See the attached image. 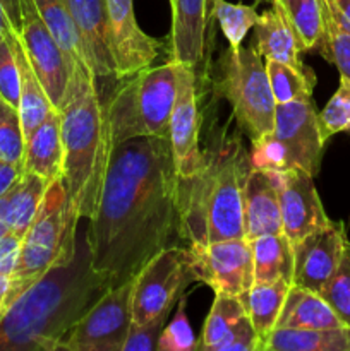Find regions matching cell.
<instances>
[{
    "instance_id": "1",
    "label": "cell",
    "mask_w": 350,
    "mask_h": 351,
    "mask_svg": "<svg viewBox=\"0 0 350 351\" xmlns=\"http://www.w3.org/2000/svg\"><path fill=\"white\" fill-rule=\"evenodd\" d=\"M91 264L110 287L132 280L178 237L177 170L168 137L113 147L95 216L84 232Z\"/></svg>"
},
{
    "instance_id": "2",
    "label": "cell",
    "mask_w": 350,
    "mask_h": 351,
    "mask_svg": "<svg viewBox=\"0 0 350 351\" xmlns=\"http://www.w3.org/2000/svg\"><path fill=\"white\" fill-rule=\"evenodd\" d=\"M110 283L93 267L86 235L74 259L54 267L0 312V351H57Z\"/></svg>"
},
{
    "instance_id": "3",
    "label": "cell",
    "mask_w": 350,
    "mask_h": 351,
    "mask_svg": "<svg viewBox=\"0 0 350 351\" xmlns=\"http://www.w3.org/2000/svg\"><path fill=\"white\" fill-rule=\"evenodd\" d=\"M253 163L242 132L229 125L211 134L198 165L177 177L178 237L191 242L246 239L244 187Z\"/></svg>"
},
{
    "instance_id": "4",
    "label": "cell",
    "mask_w": 350,
    "mask_h": 351,
    "mask_svg": "<svg viewBox=\"0 0 350 351\" xmlns=\"http://www.w3.org/2000/svg\"><path fill=\"white\" fill-rule=\"evenodd\" d=\"M58 113L64 146L62 180L78 215L89 219L98 209L113 144L98 79L84 60L74 62Z\"/></svg>"
},
{
    "instance_id": "5",
    "label": "cell",
    "mask_w": 350,
    "mask_h": 351,
    "mask_svg": "<svg viewBox=\"0 0 350 351\" xmlns=\"http://www.w3.org/2000/svg\"><path fill=\"white\" fill-rule=\"evenodd\" d=\"M79 219L81 216L69 199L64 180L51 182L36 218L23 237L2 312L48 271L74 259Z\"/></svg>"
},
{
    "instance_id": "6",
    "label": "cell",
    "mask_w": 350,
    "mask_h": 351,
    "mask_svg": "<svg viewBox=\"0 0 350 351\" xmlns=\"http://www.w3.org/2000/svg\"><path fill=\"white\" fill-rule=\"evenodd\" d=\"M178 64L170 60L117 79L105 101L113 147L137 137H168Z\"/></svg>"
},
{
    "instance_id": "7",
    "label": "cell",
    "mask_w": 350,
    "mask_h": 351,
    "mask_svg": "<svg viewBox=\"0 0 350 351\" xmlns=\"http://www.w3.org/2000/svg\"><path fill=\"white\" fill-rule=\"evenodd\" d=\"M213 93L232 106V119L249 141L261 139L275 125V101L266 62L256 48H226L213 74Z\"/></svg>"
},
{
    "instance_id": "8",
    "label": "cell",
    "mask_w": 350,
    "mask_h": 351,
    "mask_svg": "<svg viewBox=\"0 0 350 351\" xmlns=\"http://www.w3.org/2000/svg\"><path fill=\"white\" fill-rule=\"evenodd\" d=\"M250 163L264 170H301L316 175L326 141L312 96L277 105L273 130L250 143Z\"/></svg>"
},
{
    "instance_id": "9",
    "label": "cell",
    "mask_w": 350,
    "mask_h": 351,
    "mask_svg": "<svg viewBox=\"0 0 350 351\" xmlns=\"http://www.w3.org/2000/svg\"><path fill=\"white\" fill-rule=\"evenodd\" d=\"M191 281L185 249L170 245L160 250L132 278V324L167 322L172 307Z\"/></svg>"
},
{
    "instance_id": "10",
    "label": "cell",
    "mask_w": 350,
    "mask_h": 351,
    "mask_svg": "<svg viewBox=\"0 0 350 351\" xmlns=\"http://www.w3.org/2000/svg\"><path fill=\"white\" fill-rule=\"evenodd\" d=\"M132 326V280L110 287L65 335L64 351H122Z\"/></svg>"
},
{
    "instance_id": "11",
    "label": "cell",
    "mask_w": 350,
    "mask_h": 351,
    "mask_svg": "<svg viewBox=\"0 0 350 351\" xmlns=\"http://www.w3.org/2000/svg\"><path fill=\"white\" fill-rule=\"evenodd\" d=\"M192 281L206 285L215 293L240 297L254 283V264L247 239L191 242L185 247Z\"/></svg>"
},
{
    "instance_id": "12",
    "label": "cell",
    "mask_w": 350,
    "mask_h": 351,
    "mask_svg": "<svg viewBox=\"0 0 350 351\" xmlns=\"http://www.w3.org/2000/svg\"><path fill=\"white\" fill-rule=\"evenodd\" d=\"M19 5L21 24L16 33L51 105L58 110L67 95L75 60L55 40L33 0H19Z\"/></svg>"
},
{
    "instance_id": "13",
    "label": "cell",
    "mask_w": 350,
    "mask_h": 351,
    "mask_svg": "<svg viewBox=\"0 0 350 351\" xmlns=\"http://www.w3.org/2000/svg\"><path fill=\"white\" fill-rule=\"evenodd\" d=\"M201 113H199L198 77L187 65L178 64L177 96L168 123V143L174 154L177 177H187L201 156Z\"/></svg>"
},
{
    "instance_id": "14",
    "label": "cell",
    "mask_w": 350,
    "mask_h": 351,
    "mask_svg": "<svg viewBox=\"0 0 350 351\" xmlns=\"http://www.w3.org/2000/svg\"><path fill=\"white\" fill-rule=\"evenodd\" d=\"M347 242L343 221H329L294 243V278L292 285L321 295L335 274Z\"/></svg>"
},
{
    "instance_id": "15",
    "label": "cell",
    "mask_w": 350,
    "mask_h": 351,
    "mask_svg": "<svg viewBox=\"0 0 350 351\" xmlns=\"http://www.w3.org/2000/svg\"><path fill=\"white\" fill-rule=\"evenodd\" d=\"M283 233L297 243L309 233L328 225L321 197L314 185V177L301 170H275Z\"/></svg>"
},
{
    "instance_id": "16",
    "label": "cell",
    "mask_w": 350,
    "mask_h": 351,
    "mask_svg": "<svg viewBox=\"0 0 350 351\" xmlns=\"http://www.w3.org/2000/svg\"><path fill=\"white\" fill-rule=\"evenodd\" d=\"M108 12L117 79L151 67L163 50V41L150 36L139 27L132 0H105Z\"/></svg>"
},
{
    "instance_id": "17",
    "label": "cell",
    "mask_w": 350,
    "mask_h": 351,
    "mask_svg": "<svg viewBox=\"0 0 350 351\" xmlns=\"http://www.w3.org/2000/svg\"><path fill=\"white\" fill-rule=\"evenodd\" d=\"M81 38L82 53L96 79L117 81L108 12L105 0H65Z\"/></svg>"
},
{
    "instance_id": "18",
    "label": "cell",
    "mask_w": 350,
    "mask_h": 351,
    "mask_svg": "<svg viewBox=\"0 0 350 351\" xmlns=\"http://www.w3.org/2000/svg\"><path fill=\"white\" fill-rule=\"evenodd\" d=\"M213 0H174L172 5L170 55L192 71L205 62Z\"/></svg>"
},
{
    "instance_id": "19",
    "label": "cell",
    "mask_w": 350,
    "mask_h": 351,
    "mask_svg": "<svg viewBox=\"0 0 350 351\" xmlns=\"http://www.w3.org/2000/svg\"><path fill=\"white\" fill-rule=\"evenodd\" d=\"M244 226L247 240L283 232L275 170L250 168L244 187Z\"/></svg>"
},
{
    "instance_id": "20",
    "label": "cell",
    "mask_w": 350,
    "mask_h": 351,
    "mask_svg": "<svg viewBox=\"0 0 350 351\" xmlns=\"http://www.w3.org/2000/svg\"><path fill=\"white\" fill-rule=\"evenodd\" d=\"M23 171L48 182L60 180L64 173V146L60 134V113L51 110L47 119L31 132L24 147Z\"/></svg>"
},
{
    "instance_id": "21",
    "label": "cell",
    "mask_w": 350,
    "mask_h": 351,
    "mask_svg": "<svg viewBox=\"0 0 350 351\" xmlns=\"http://www.w3.org/2000/svg\"><path fill=\"white\" fill-rule=\"evenodd\" d=\"M3 36L9 41L10 48L16 57L17 67H19V115L21 122H23L24 137H30L31 132L47 119L48 113L55 108L51 105L50 98H48L47 91H45L43 84L38 79L36 72H34L33 65H31L30 58H27L26 51H24L23 43H21L19 36H17L14 27H7Z\"/></svg>"
},
{
    "instance_id": "22",
    "label": "cell",
    "mask_w": 350,
    "mask_h": 351,
    "mask_svg": "<svg viewBox=\"0 0 350 351\" xmlns=\"http://www.w3.org/2000/svg\"><path fill=\"white\" fill-rule=\"evenodd\" d=\"M253 47L266 62H280L299 71L309 69L302 62V51L299 48L294 31L288 26L280 9L273 3H271V9L259 14V19L254 26Z\"/></svg>"
},
{
    "instance_id": "23",
    "label": "cell",
    "mask_w": 350,
    "mask_h": 351,
    "mask_svg": "<svg viewBox=\"0 0 350 351\" xmlns=\"http://www.w3.org/2000/svg\"><path fill=\"white\" fill-rule=\"evenodd\" d=\"M343 326L321 295L297 285L288 288L277 321V328L283 329H336Z\"/></svg>"
},
{
    "instance_id": "24",
    "label": "cell",
    "mask_w": 350,
    "mask_h": 351,
    "mask_svg": "<svg viewBox=\"0 0 350 351\" xmlns=\"http://www.w3.org/2000/svg\"><path fill=\"white\" fill-rule=\"evenodd\" d=\"M51 182L38 177L34 173H23L10 185L9 191L2 195L3 209H5L7 228L10 233L23 239L27 228L36 218L41 204L45 201L48 187Z\"/></svg>"
},
{
    "instance_id": "25",
    "label": "cell",
    "mask_w": 350,
    "mask_h": 351,
    "mask_svg": "<svg viewBox=\"0 0 350 351\" xmlns=\"http://www.w3.org/2000/svg\"><path fill=\"white\" fill-rule=\"evenodd\" d=\"M290 287L292 283L288 281H254L253 287L239 297L250 324L256 329L261 351L268 336L277 328L278 315Z\"/></svg>"
},
{
    "instance_id": "26",
    "label": "cell",
    "mask_w": 350,
    "mask_h": 351,
    "mask_svg": "<svg viewBox=\"0 0 350 351\" xmlns=\"http://www.w3.org/2000/svg\"><path fill=\"white\" fill-rule=\"evenodd\" d=\"M294 31L301 51L323 55L326 43L321 0H271Z\"/></svg>"
},
{
    "instance_id": "27",
    "label": "cell",
    "mask_w": 350,
    "mask_h": 351,
    "mask_svg": "<svg viewBox=\"0 0 350 351\" xmlns=\"http://www.w3.org/2000/svg\"><path fill=\"white\" fill-rule=\"evenodd\" d=\"M263 351H350V328H277L264 341Z\"/></svg>"
},
{
    "instance_id": "28",
    "label": "cell",
    "mask_w": 350,
    "mask_h": 351,
    "mask_svg": "<svg viewBox=\"0 0 350 351\" xmlns=\"http://www.w3.org/2000/svg\"><path fill=\"white\" fill-rule=\"evenodd\" d=\"M254 281H288L294 278V245L283 232L249 240Z\"/></svg>"
},
{
    "instance_id": "29",
    "label": "cell",
    "mask_w": 350,
    "mask_h": 351,
    "mask_svg": "<svg viewBox=\"0 0 350 351\" xmlns=\"http://www.w3.org/2000/svg\"><path fill=\"white\" fill-rule=\"evenodd\" d=\"M246 311L239 297L229 293H215L211 311L206 317L202 332L198 338V351H220L225 339L237 326V322L244 317Z\"/></svg>"
},
{
    "instance_id": "30",
    "label": "cell",
    "mask_w": 350,
    "mask_h": 351,
    "mask_svg": "<svg viewBox=\"0 0 350 351\" xmlns=\"http://www.w3.org/2000/svg\"><path fill=\"white\" fill-rule=\"evenodd\" d=\"M321 3L326 34L321 57L338 69L340 79L350 81V24L340 12L335 0H321Z\"/></svg>"
},
{
    "instance_id": "31",
    "label": "cell",
    "mask_w": 350,
    "mask_h": 351,
    "mask_svg": "<svg viewBox=\"0 0 350 351\" xmlns=\"http://www.w3.org/2000/svg\"><path fill=\"white\" fill-rule=\"evenodd\" d=\"M33 2L43 23L47 24V27L51 31L55 40L60 43V47L74 60H84L81 38H79L74 21L69 12L67 2L65 0H33Z\"/></svg>"
},
{
    "instance_id": "32",
    "label": "cell",
    "mask_w": 350,
    "mask_h": 351,
    "mask_svg": "<svg viewBox=\"0 0 350 351\" xmlns=\"http://www.w3.org/2000/svg\"><path fill=\"white\" fill-rule=\"evenodd\" d=\"M266 62V60H264ZM268 77L277 105L294 101V99L312 96L316 86V75L311 69L299 71L280 62H266Z\"/></svg>"
},
{
    "instance_id": "33",
    "label": "cell",
    "mask_w": 350,
    "mask_h": 351,
    "mask_svg": "<svg viewBox=\"0 0 350 351\" xmlns=\"http://www.w3.org/2000/svg\"><path fill=\"white\" fill-rule=\"evenodd\" d=\"M211 16L218 21L223 36L229 41L230 48H240L247 33L256 26L259 14L256 7L246 3H232L226 0H213Z\"/></svg>"
},
{
    "instance_id": "34",
    "label": "cell",
    "mask_w": 350,
    "mask_h": 351,
    "mask_svg": "<svg viewBox=\"0 0 350 351\" xmlns=\"http://www.w3.org/2000/svg\"><path fill=\"white\" fill-rule=\"evenodd\" d=\"M24 147H26V137H24L19 110L0 98V163L14 165L23 170Z\"/></svg>"
},
{
    "instance_id": "35",
    "label": "cell",
    "mask_w": 350,
    "mask_h": 351,
    "mask_svg": "<svg viewBox=\"0 0 350 351\" xmlns=\"http://www.w3.org/2000/svg\"><path fill=\"white\" fill-rule=\"evenodd\" d=\"M323 139L328 143L333 136L350 132V81L340 79V86L325 108L318 113Z\"/></svg>"
},
{
    "instance_id": "36",
    "label": "cell",
    "mask_w": 350,
    "mask_h": 351,
    "mask_svg": "<svg viewBox=\"0 0 350 351\" xmlns=\"http://www.w3.org/2000/svg\"><path fill=\"white\" fill-rule=\"evenodd\" d=\"M321 297L335 311L340 321L350 328V242H347L335 274L321 291Z\"/></svg>"
},
{
    "instance_id": "37",
    "label": "cell",
    "mask_w": 350,
    "mask_h": 351,
    "mask_svg": "<svg viewBox=\"0 0 350 351\" xmlns=\"http://www.w3.org/2000/svg\"><path fill=\"white\" fill-rule=\"evenodd\" d=\"M198 345V338L185 315V297L180 295L177 300V314L167 324L158 338L156 351H192Z\"/></svg>"
},
{
    "instance_id": "38",
    "label": "cell",
    "mask_w": 350,
    "mask_h": 351,
    "mask_svg": "<svg viewBox=\"0 0 350 351\" xmlns=\"http://www.w3.org/2000/svg\"><path fill=\"white\" fill-rule=\"evenodd\" d=\"M19 67L9 41L3 36L0 41V98L19 106Z\"/></svg>"
},
{
    "instance_id": "39",
    "label": "cell",
    "mask_w": 350,
    "mask_h": 351,
    "mask_svg": "<svg viewBox=\"0 0 350 351\" xmlns=\"http://www.w3.org/2000/svg\"><path fill=\"white\" fill-rule=\"evenodd\" d=\"M165 328V322L151 326H130V331L124 343L122 351H156L158 338Z\"/></svg>"
},
{
    "instance_id": "40",
    "label": "cell",
    "mask_w": 350,
    "mask_h": 351,
    "mask_svg": "<svg viewBox=\"0 0 350 351\" xmlns=\"http://www.w3.org/2000/svg\"><path fill=\"white\" fill-rule=\"evenodd\" d=\"M21 242L23 239L10 232H7L0 239V276L10 278V274L14 273V267L19 259Z\"/></svg>"
},
{
    "instance_id": "41",
    "label": "cell",
    "mask_w": 350,
    "mask_h": 351,
    "mask_svg": "<svg viewBox=\"0 0 350 351\" xmlns=\"http://www.w3.org/2000/svg\"><path fill=\"white\" fill-rule=\"evenodd\" d=\"M21 5L19 0H0V41L3 40L7 27L19 29Z\"/></svg>"
},
{
    "instance_id": "42",
    "label": "cell",
    "mask_w": 350,
    "mask_h": 351,
    "mask_svg": "<svg viewBox=\"0 0 350 351\" xmlns=\"http://www.w3.org/2000/svg\"><path fill=\"white\" fill-rule=\"evenodd\" d=\"M21 173H23L21 168L14 167V165L0 163V197L9 191L10 185L17 180V177H19Z\"/></svg>"
},
{
    "instance_id": "43",
    "label": "cell",
    "mask_w": 350,
    "mask_h": 351,
    "mask_svg": "<svg viewBox=\"0 0 350 351\" xmlns=\"http://www.w3.org/2000/svg\"><path fill=\"white\" fill-rule=\"evenodd\" d=\"M7 291H9V278L0 276V312H2L3 304H5Z\"/></svg>"
},
{
    "instance_id": "44",
    "label": "cell",
    "mask_w": 350,
    "mask_h": 351,
    "mask_svg": "<svg viewBox=\"0 0 350 351\" xmlns=\"http://www.w3.org/2000/svg\"><path fill=\"white\" fill-rule=\"evenodd\" d=\"M335 3L338 5L340 12L343 14V17L347 19V23L350 24V0H335Z\"/></svg>"
},
{
    "instance_id": "45",
    "label": "cell",
    "mask_w": 350,
    "mask_h": 351,
    "mask_svg": "<svg viewBox=\"0 0 350 351\" xmlns=\"http://www.w3.org/2000/svg\"><path fill=\"white\" fill-rule=\"evenodd\" d=\"M7 232H9V228H7V221H5V209H3L2 197H0V239H2Z\"/></svg>"
},
{
    "instance_id": "46",
    "label": "cell",
    "mask_w": 350,
    "mask_h": 351,
    "mask_svg": "<svg viewBox=\"0 0 350 351\" xmlns=\"http://www.w3.org/2000/svg\"><path fill=\"white\" fill-rule=\"evenodd\" d=\"M172 2H174V0H170V3H172Z\"/></svg>"
}]
</instances>
